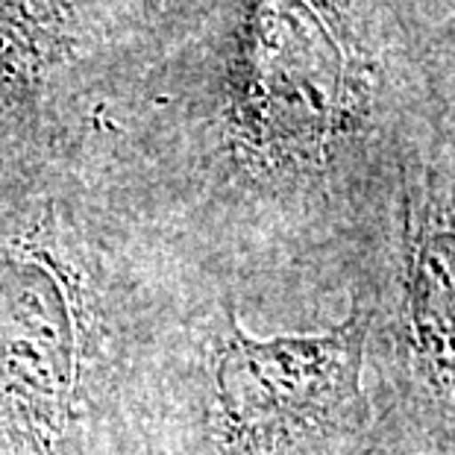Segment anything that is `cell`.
<instances>
[{
  "label": "cell",
  "instance_id": "6da1fadb",
  "mask_svg": "<svg viewBox=\"0 0 455 455\" xmlns=\"http://www.w3.org/2000/svg\"><path fill=\"white\" fill-rule=\"evenodd\" d=\"M227 308L212 347V423L227 455H332L371 420V312L321 335L250 338Z\"/></svg>",
  "mask_w": 455,
  "mask_h": 455
},
{
  "label": "cell",
  "instance_id": "7a4b0ae2",
  "mask_svg": "<svg viewBox=\"0 0 455 455\" xmlns=\"http://www.w3.org/2000/svg\"><path fill=\"white\" fill-rule=\"evenodd\" d=\"M396 353L420 409L455 443V182L426 171L405 197Z\"/></svg>",
  "mask_w": 455,
  "mask_h": 455
}]
</instances>
